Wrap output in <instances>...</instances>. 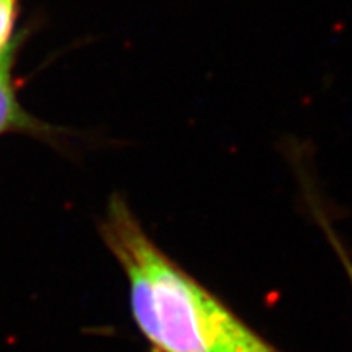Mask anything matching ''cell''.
Wrapping results in <instances>:
<instances>
[{
    "label": "cell",
    "mask_w": 352,
    "mask_h": 352,
    "mask_svg": "<svg viewBox=\"0 0 352 352\" xmlns=\"http://www.w3.org/2000/svg\"><path fill=\"white\" fill-rule=\"evenodd\" d=\"M100 236L129 285L131 315L151 352H227L243 323L158 248L121 195L108 201Z\"/></svg>",
    "instance_id": "6da1fadb"
},
{
    "label": "cell",
    "mask_w": 352,
    "mask_h": 352,
    "mask_svg": "<svg viewBox=\"0 0 352 352\" xmlns=\"http://www.w3.org/2000/svg\"><path fill=\"white\" fill-rule=\"evenodd\" d=\"M20 41V38L13 39L6 50L0 52V135L10 134V132H23L38 139L52 140L56 131L26 113L16 96L13 67H15Z\"/></svg>",
    "instance_id": "7a4b0ae2"
},
{
    "label": "cell",
    "mask_w": 352,
    "mask_h": 352,
    "mask_svg": "<svg viewBox=\"0 0 352 352\" xmlns=\"http://www.w3.org/2000/svg\"><path fill=\"white\" fill-rule=\"evenodd\" d=\"M331 239H333V236H331ZM333 241H334V246H336V250H338V254H340V256H341L342 264H344L347 276H349V279H351V283H352V263L349 261V258L346 256V253L342 252V246H341L340 243H338V240L333 239Z\"/></svg>",
    "instance_id": "5b68a950"
},
{
    "label": "cell",
    "mask_w": 352,
    "mask_h": 352,
    "mask_svg": "<svg viewBox=\"0 0 352 352\" xmlns=\"http://www.w3.org/2000/svg\"><path fill=\"white\" fill-rule=\"evenodd\" d=\"M19 0H0V52L12 43Z\"/></svg>",
    "instance_id": "277c9868"
},
{
    "label": "cell",
    "mask_w": 352,
    "mask_h": 352,
    "mask_svg": "<svg viewBox=\"0 0 352 352\" xmlns=\"http://www.w3.org/2000/svg\"><path fill=\"white\" fill-rule=\"evenodd\" d=\"M227 352H276L267 344L263 338H259L252 328L246 327L245 323L240 324L236 329L235 338H233L230 347Z\"/></svg>",
    "instance_id": "3957f363"
}]
</instances>
